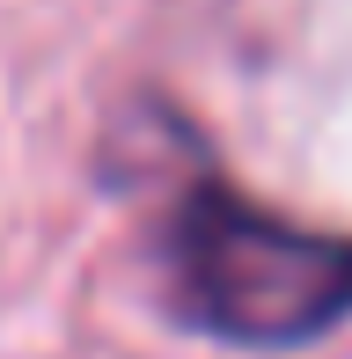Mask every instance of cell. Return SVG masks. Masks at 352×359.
Listing matches in <instances>:
<instances>
[{
    "label": "cell",
    "instance_id": "obj_1",
    "mask_svg": "<svg viewBox=\"0 0 352 359\" xmlns=\"http://www.w3.org/2000/svg\"><path fill=\"white\" fill-rule=\"evenodd\" d=\"M162 257L184 323L228 345H301L352 316V242L220 184L184 191Z\"/></svg>",
    "mask_w": 352,
    "mask_h": 359
}]
</instances>
